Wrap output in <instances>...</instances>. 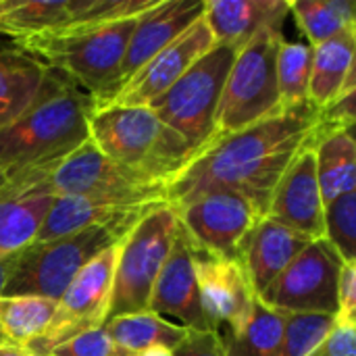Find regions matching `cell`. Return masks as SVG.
Masks as SVG:
<instances>
[{
	"label": "cell",
	"instance_id": "obj_1",
	"mask_svg": "<svg viewBox=\"0 0 356 356\" xmlns=\"http://www.w3.org/2000/svg\"><path fill=\"white\" fill-rule=\"evenodd\" d=\"M319 142V108L309 100L229 136L213 138L169 181V207H181L202 194L234 192L248 198L265 217L271 194L307 148Z\"/></svg>",
	"mask_w": 356,
	"mask_h": 356
},
{
	"label": "cell",
	"instance_id": "obj_2",
	"mask_svg": "<svg viewBox=\"0 0 356 356\" xmlns=\"http://www.w3.org/2000/svg\"><path fill=\"white\" fill-rule=\"evenodd\" d=\"M90 96L50 71L33 102L0 127V171L8 177L25 169L56 167L88 140Z\"/></svg>",
	"mask_w": 356,
	"mask_h": 356
},
{
	"label": "cell",
	"instance_id": "obj_3",
	"mask_svg": "<svg viewBox=\"0 0 356 356\" xmlns=\"http://www.w3.org/2000/svg\"><path fill=\"white\" fill-rule=\"evenodd\" d=\"M138 19L50 31L15 42V46L83 90L92 100V108L98 111L115 94L125 48Z\"/></svg>",
	"mask_w": 356,
	"mask_h": 356
},
{
	"label": "cell",
	"instance_id": "obj_4",
	"mask_svg": "<svg viewBox=\"0 0 356 356\" xmlns=\"http://www.w3.org/2000/svg\"><path fill=\"white\" fill-rule=\"evenodd\" d=\"M88 140L113 163L167 184L194 156L190 144L150 106L108 104L92 111Z\"/></svg>",
	"mask_w": 356,
	"mask_h": 356
},
{
	"label": "cell",
	"instance_id": "obj_5",
	"mask_svg": "<svg viewBox=\"0 0 356 356\" xmlns=\"http://www.w3.org/2000/svg\"><path fill=\"white\" fill-rule=\"evenodd\" d=\"M131 227L134 225H94L27 246L15 257L2 296L31 294L56 302L75 275L100 252L117 246Z\"/></svg>",
	"mask_w": 356,
	"mask_h": 356
},
{
	"label": "cell",
	"instance_id": "obj_6",
	"mask_svg": "<svg viewBox=\"0 0 356 356\" xmlns=\"http://www.w3.org/2000/svg\"><path fill=\"white\" fill-rule=\"evenodd\" d=\"M282 40L284 25H269L238 50L223 83L213 138L236 134L282 108L275 71Z\"/></svg>",
	"mask_w": 356,
	"mask_h": 356
},
{
	"label": "cell",
	"instance_id": "obj_7",
	"mask_svg": "<svg viewBox=\"0 0 356 356\" xmlns=\"http://www.w3.org/2000/svg\"><path fill=\"white\" fill-rule=\"evenodd\" d=\"M179 229L173 207L163 204L142 217L119 242L108 319L148 311L154 282Z\"/></svg>",
	"mask_w": 356,
	"mask_h": 356
},
{
	"label": "cell",
	"instance_id": "obj_8",
	"mask_svg": "<svg viewBox=\"0 0 356 356\" xmlns=\"http://www.w3.org/2000/svg\"><path fill=\"white\" fill-rule=\"evenodd\" d=\"M238 48L215 44L148 106L198 154L215 136V113Z\"/></svg>",
	"mask_w": 356,
	"mask_h": 356
},
{
	"label": "cell",
	"instance_id": "obj_9",
	"mask_svg": "<svg viewBox=\"0 0 356 356\" xmlns=\"http://www.w3.org/2000/svg\"><path fill=\"white\" fill-rule=\"evenodd\" d=\"M50 184L58 196H79L125 207L169 204L167 181L113 163L96 150L90 140H86L52 169Z\"/></svg>",
	"mask_w": 356,
	"mask_h": 356
},
{
	"label": "cell",
	"instance_id": "obj_10",
	"mask_svg": "<svg viewBox=\"0 0 356 356\" xmlns=\"http://www.w3.org/2000/svg\"><path fill=\"white\" fill-rule=\"evenodd\" d=\"M117 246H111L96 259H92L67 286V290L56 300V309L48 330L38 340L27 344L33 355L50 356V353L63 342L79 334L98 330L106 323L113 294Z\"/></svg>",
	"mask_w": 356,
	"mask_h": 356
},
{
	"label": "cell",
	"instance_id": "obj_11",
	"mask_svg": "<svg viewBox=\"0 0 356 356\" xmlns=\"http://www.w3.org/2000/svg\"><path fill=\"white\" fill-rule=\"evenodd\" d=\"M342 259L325 242H311L261 294L259 300L288 315H338V275Z\"/></svg>",
	"mask_w": 356,
	"mask_h": 356
},
{
	"label": "cell",
	"instance_id": "obj_12",
	"mask_svg": "<svg viewBox=\"0 0 356 356\" xmlns=\"http://www.w3.org/2000/svg\"><path fill=\"white\" fill-rule=\"evenodd\" d=\"M175 213L194 250L223 259H240L244 242L263 219L248 198L234 192L202 194L175 207Z\"/></svg>",
	"mask_w": 356,
	"mask_h": 356
},
{
	"label": "cell",
	"instance_id": "obj_13",
	"mask_svg": "<svg viewBox=\"0 0 356 356\" xmlns=\"http://www.w3.org/2000/svg\"><path fill=\"white\" fill-rule=\"evenodd\" d=\"M194 273L200 305L211 327L219 336L240 334L259 300L244 263L194 250Z\"/></svg>",
	"mask_w": 356,
	"mask_h": 356
},
{
	"label": "cell",
	"instance_id": "obj_14",
	"mask_svg": "<svg viewBox=\"0 0 356 356\" xmlns=\"http://www.w3.org/2000/svg\"><path fill=\"white\" fill-rule=\"evenodd\" d=\"M54 167L25 169L8 175L0 188V259L19 254L35 236L56 200L50 184Z\"/></svg>",
	"mask_w": 356,
	"mask_h": 356
},
{
	"label": "cell",
	"instance_id": "obj_15",
	"mask_svg": "<svg viewBox=\"0 0 356 356\" xmlns=\"http://www.w3.org/2000/svg\"><path fill=\"white\" fill-rule=\"evenodd\" d=\"M215 38L207 25L204 15L196 19L173 42L159 50L111 100L121 106H148L163 92H167L202 54L215 46ZM108 106V104H106Z\"/></svg>",
	"mask_w": 356,
	"mask_h": 356
},
{
	"label": "cell",
	"instance_id": "obj_16",
	"mask_svg": "<svg viewBox=\"0 0 356 356\" xmlns=\"http://www.w3.org/2000/svg\"><path fill=\"white\" fill-rule=\"evenodd\" d=\"M148 311L192 332H215L200 305L194 250L181 227L177 229L171 252L154 282Z\"/></svg>",
	"mask_w": 356,
	"mask_h": 356
},
{
	"label": "cell",
	"instance_id": "obj_17",
	"mask_svg": "<svg viewBox=\"0 0 356 356\" xmlns=\"http://www.w3.org/2000/svg\"><path fill=\"white\" fill-rule=\"evenodd\" d=\"M323 209L315 150L313 146H307L277 181L265 217L317 242L323 240Z\"/></svg>",
	"mask_w": 356,
	"mask_h": 356
},
{
	"label": "cell",
	"instance_id": "obj_18",
	"mask_svg": "<svg viewBox=\"0 0 356 356\" xmlns=\"http://www.w3.org/2000/svg\"><path fill=\"white\" fill-rule=\"evenodd\" d=\"M204 4L207 0H159L156 6L138 19L125 48L113 98L159 50L204 15Z\"/></svg>",
	"mask_w": 356,
	"mask_h": 356
},
{
	"label": "cell",
	"instance_id": "obj_19",
	"mask_svg": "<svg viewBox=\"0 0 356 356\" xmlns=\"http://www.w3.org/2000/svg\"><path fill=\"white\" fill-rule=\"evenodd\" d=\"M311 242L307 236L263 217L240 252L254 292L261 294Z\"/></svg>",
	"mask_w": 356,
	"mask_h": 356
},
{
	"label": "cell",
	"instance_id": "obj_20",
	"mask_svg": "<svg viewBox=\"0 0 356 356\" xmlns=\"http://www.w3.org/2000/svg\"><path fill=\"white\" fill-rule=\"evenodd\" d=\"M156 207L163 204L125 207V204L88 200L79 196H56L33 244L50 242L94 225H136L142 217H146Z\"/></svg>",
	"mask_w": 356,
	"mask_h": 356
},
{
	"label": "cell",
	"instance_id": "obj_21",
	"mask_svg": "<svg viewBox=\"0 0 356 356\" xmlns=\"http://www.w3.org/2000/svg\"><path fill=\"white\" fill-rule=\"evenodd\" d=\"M290 15L286 0H207L204 19L217 44L242 48L261 29L284 25Z\"/></svg>",
	"mask_w": 356,
	"mask_h": 356
},
{
	"label": "cell",
	"instance_id": "obj_22",
	"mask_svg": "<svg viewBox=\"0 0 356 356\" xmlns=\"http://www.w3.org/2000/svg\"><path fill=\"white\" fill-rule=\"evenodd\" d=\"M356 27L313 46V67L309 79V102L315 108L327 106L340 96L346 79L355 73Z\"/></svg>",
	"mask_w": 356,
	"mask_h": 356
},
{
	"label": "cell",
	"instance_id": "obj_23",
	"mask_svg": "<svg viewBox=\"0 0 356 356\" xmlns=\"http://www.w3.org/2000/svg\"><path fill=\"white\" fill-rule=\"evenodd\" d=\"M48 73L50 69L25 50L0 48V127L33 102Z\"/></svg>",
	"mask_w": 356,
	"mask_h": 356
},
{
	"label": "cell",
	"instance_id": "obj_24",
	"mask_svg": "<svg viewBox=\"0 0 356 356\" xmlns=\"http://www.w3.org/2000/svg\"><path fill=\"white\" fill-rule=\"evenodd\" d=\"M102 327L127 356L142 355L156 348L173 350L188 334L186 327L152 311L119 315L108 319Z\"/></svg>",
	"mask_w": 356,
	"mask_h": 356
},
{
	"label": "cell",
	"instance_id": "obj_25",
	"mask_svg": "<svg viewBox=\"0 0 356 356\" xmlns=\"http://www.w3.org/2000/svg\"><path fill=\"white\" fill-rule=\"evenodd\" d=\"M313 150L323 204L356 192V144L353 129L323 136Z\"/></svg>",
	"mask_w": 356,
	"mask_h": 356
},
{
	"label": "cell",
	"instance_id": "obj_26",
	"mask_svg": "<svg viewBox=\"0 0 356 356\" xmlns=\"http://www.w3.org/2000/svg\"><path fill=\"white\" fill-rule=\"evenodd\" d=\"M73 23V0H6L0 15V33L15 42L69 29Z\"/></svg>",
	"mask_w": 356,
	"mask_h": 356
},
{
	"label": "cell",
	"instance_id": "obj_27",
	"mask_svg": "<svg viewBox=\"0 0 356 356\" xmlns=\"http://www.w3.org/2000/svg\"><path fill=\"white\" fill-rule=\"evenodd\" d=\"M56 302L42 296L0 294V340L19 346L31 344L48 330Z\"/></svg>",
	"mask_w": 356,
	"mask_h": 356
},
{
	"label": "cell",
	"instance_id": "obj_28",
	"mask_svg": "<svg viewBox=\"0 0 356 356\" xmlns=\"http://www.w3.org/2000/svg\"><path fill=\"white\" fill-rule=\"evenodd\" d=\"M290 15L307 33L311 46H319L348 27H356V6L353 0H292Z\"/></svg>",
	"mask_w": 356,
	"mask_h": 356
},
{
	"label": "cell",
	"instance_id": "obj_29",
	"mask_svg": "<svg viewBox=\"0 0 356 356\" xmlns=\"http://www.w3.org/2000/svg\"><path fill=\"white\" fill-rule=\"evenodd\" d=\"M284 334V313L257 300L254 311L236 336H221L225 356H271Z\"/></svg>",
	"mask_w": 356,
	"mask_h": 356
},
{
	"label": "cell",
	"instance_id": "obj_30",
	"mask_svg": "<svg viewBox=\"0 0 356 356\" xmlns=\"http://www.w3.org/2000/svg\"><path fill=\"white\" fill-rule=\"evenodd\" d=\"M313 67V46L309 42L282 40L277 50V90L282 106H294L309 100V79Z\"/></svg>",
	"mask_w": 356,
	"mask_h": 356
},
{
	"label": "cell",
	"instance_id": "obj_31",
	"mask_svg": "<svg viewBox=\"0 0 356 356\" xmlns=\"http://www.w3.org/2000/svg\"><path fill=\"white\" fill-rule=\"evenodd\" d=\"M323 240L338 252L342 263H356V192L325 204Z\"/></svg>",
	"mask_w": 356,
	"mask_h": 356
},
{
	"label": "cell",
	"instance_id": "obj_32",
	"mask_svg": "<svg viewBox=\"0 0 356 356\" xmlns=\"http://www.w3.org/2000/svg\"><path fill=\"white\" fill-rule=\"evenodd\" d=\"M332 315H288L284 313V334L271 356H307L332 330Z\"/></svg>",
	"mask_w": 356,
	"mask_h": 356
},
{
	"label": "cell",
	"instance_id": "obj_33",
	"mask_svg": "<svg viewBox=\"0 0 356 356\" xmlns=\"http://www.w3.org/2000/svg\"><path fill=\"white\" fill-rule=\"evenodd\" d=\"M50 356H127L106 334L104 327L79 334L60 346H56Z\"/></svg>",
	"mask_w": 356,
	"mask_h": 356
},
{
	"label": "cell",
	"instance_id": "obj_34",
	"mask_svg": "<svg viewBox=\"0 0 356 356\" xmlns=\"http://www.w3.org/2000/svg\"><path fill=\"white\" fill-rule=\"evenodd\" d=\"M307 356H356V323L334 319L327 336Z\"/></svg>",
	"mask_w": 356,
	"mask_h": 356
},
{
	"label": "cell",
	"instance_id": "obj_35",
	"mask_svg": "<svg viewBox=\"0 0 356 356\" xmlns=\"http://www.w3.org/2000/svg\"><path fill=\"white\" fill-rule=\"evenodd\" d=\"M173 356H225L221 336L217 332H192L171 350Z\"/></svg>",
	"mask_w": 356,
	"mask_h": 356
},
{
	"label": "cell",
	"instance_id": "obj_36",
	"mask_svg": "<svg viewBox=\"0 0 356 356\" xmlns=\"http://www.w3.org/2000/svg\"><path fill=\"white\" fill-rule=\"evenodd\" d=\"M338 315L336 319L356 323V263H342L338 275Z\"/></svg>",
	"mask_w": 356,
	"mask_h": 356
},
{
	"label": "cell",
	"instance_id": "obj_37",
	"mask_svg": "<svg viewBox=\"0 0 356 356\" xmlns=\"http://www.w3.org/2000/svg\"><path fill=\"white\" fill-rule=\"evenodd\" d=\"M0 356H35L27 346H19L13 342L0 340Z\"/></svg>",
	"mask_w": 356,
	"mask_h": 356
},
{
	"label": "cell",
	"instance_id": "obj_38",
	"mask_svg": "<svg viewBox=\"0 0 356 356\" xmlns=\"http://www.w3.org/2000/svg\"><path fill=\"white\" fill-rule=\"evenodd\" d=\"M15 257H17V254L6 257V259H0V294H2V288H4V284H6L8 275H10V269H13Z\"/></svg>",
	"mask_w": 356,
	"mask_h": 356
},
{
	"label": "cell",
	"instance_id": "obj_39",
	"mask_svg": "<svg viewBox=\"0 0 356 356\" xmlns=\"http://www.w3.org/2000/svg\"><path fill=\"white\" fill-rule=\"evenodd\" d=\"M136 356H173L171 350H165V348H156V350H148V353H142V355Z\"/></svg>",
	"mask_w": 356,
	"mask_h": 356
},
{
	"label": "cell",
	"instance_id": "obj_40",
	"mask_svg": "<svg viewBox=\"0 0 356 356\" xmlns=\"http://www.w3.org/2000/svg\"><path fill=\"white\" fill-rule=\"evenodd\" d=\"M4 181H6V175H4V173L0 171V188H2V184H4Z\"/></svg>",
	"mask_w": 356,
	"mask_h": 356
}]
</instances>
